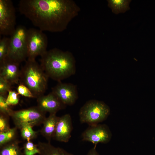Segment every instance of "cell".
Listing matches in <instances>:
<instances>
[{
    "label": "cell",
    "mask_w": 155,
    "mask_h": 155,
    "mask_svg": "<svg viewBox=\"0 0 155 155\" xmlns=\"http://www.w3.org/2000/svg\"><path fill=\"white\" fill-rule=\"evenodd\" d=\"M18 9L38 29L52 32L65 30L80 10L72 0H21Z\"/></svg>",
    "instance_id": "1"
},
{
    "label": "cell",
    "mask_w": 155,
    "mask_h": 155,
    "mask_svg": "<svg viewBox=\"0 0 155 155\" xmlns=\"http://www.w3.org/2000/svg\"><path fill=\"white\" fill-rule=\"evenodd\" d=\"M40 65L49 78L61 82L76 72L75 59L68 51L57 49L47 51L41 56Z\"/></svg>",
    "instance_id": "2"
},
{
    "label": "cell",
    "mask_w": 155,
    "mask_h": 155,
    "mask_svg": "<svg viewBox=\"0 0 155 155\" xmlns=\"http://www.w3.org/2000/svg\"><path fill=\"white\" fill-rule=\"evenodd\" d=\"M49 78L36 60L27 59L21 69L19 83L27 87L37 98L44 95Z\"/></svg>",
    "instance_id": "3"
},
{
    "label": "cell",
    "mask_w": 155,
    "mask_h": 155,
    "mask_svg": "<svg viewBox=\"0 0 155 155\" xmlns=\"http://www.w3.org/2000/svg\"><path fill=\"white\" fill-rule=\"evenodd\" d=\"M110 113L109 107L104 102L91 100L86 102L80 109L79 120L81 123L89 125L97 124L106 120Z\"/></svg>",
    "instance_id": "4"
},
{
    "label": "cell",
    "mask_w": 155,
    "mask_h": 155,
    "mask_svg": "<svg viewBox=\"0 0 155 155\" xmlns=\"http://www.w3.org/2000/svg\"><path fill=\"white\" fill-rule=\"evenodd\" d=\"M28 29L24 26H17L9 38L7 58L20 64L27 58L26 35Z\"/></svg>",
    "instance_id": "5"
},
{
    "label": "cell",
    "mask_w": 155,
    "mask_h": 155,
    "mask_svg": "<svg viewBox=\"0 0 155 155\" xmlns=\"http://www.w3.org/2000/svg\"><path fill=\"white\" fill-rule=\"evenodd\" d=\"M26 44L28 59L36 60L47 51L48 39L43 31L39 29L31 28L27 30Z\"/></svg>",
    "instance_id": "6"
},
{
    "label": "cell",
    "mask_w": 155,
    "mask_h": 155,
    "mask_svg": "<svg viewBox=\"0 0 155 155\" xmlns=\"http://www.w3.org/2000/svg\"><path fill=\"white\" fill-rule=\"evenodd\" d=\"M45 114L36 106L18 111L13 110L10 117L15 127L20 129L24 125L33 127L43 124L46 118Z\"/></svg>",
    "instance_id": "7"
},
{
    "label": "cell",
    "mask_w": 155,
    "mask_h": 155,
    "mask_svg": "<svg viewBox=\"0 0 155 155\" xmlns=\"http://www.w3.org/2000/svg\"><path fill=\"white\" fill-rule=\"evenodd\" d=\"M16 10L11 0H0V34L11 36L15 30Z\"/></svg>",
    "instance_id": "8"
},
{
    "label": "cell",
    "mask_w": 155,
    "mask_h": 155,
    "mask_svg": "<svg viewBox=\"0 0 155 155\" xmlns=\"http://www.w3.org/2000/svg\"><path fill=\"white\" fill-rule=\"evenodd\" d=\"M112 133L108 126L105 124H97L89 125L82 133V141L90 142L96 147L98 144L109 142L112 137Z\"/></svg>",
    "instance_id": "9"
},
{
    "label": "cell",
    "mask_w": 155,
    "mask_h": 155,
    "mask_svg": "<svg viewBox=\"0 0 155 155\" xmlns=\"http://www.w3.org/2000/svg\"><path fill=\"white\" fill-rule=\"evenodd\" d=\"M52 92L66 106L73 105L78 98L77 86L71 83L59 82Z\"/></svg>",
    "instance_id": "10"
},
{
    "label": "cell",
    "mask_w": 155,
    "mask_h": 155,
    "mask_svg": "<svg viewBox=\"0 0 155 155\" xmlns=\"http://www.w3.org/2000/svg\"><path fill=\"white\" fill-rule=\"evenodd\" d=\"M20 64L7 58L0 62V77L11 85L18 84L21 73Z\"/></svg>",
    "instance_id": "11"
},
{
    "label": "cell",
    "mask_w": 155,
    "mask_h": 155,
    "mask_svg": "<svg viewBox=\"0 0 155 155\" xmlns=\"http://www.w3.org/2000/svg\"><path fill=\"white\" fill-rule=\"evenodd\" d=\"M36 99L37 106L45 113L56 114L58 111L64 109L66 106L52 92Z\"/></svg>",
    "instance_id": "12"
},
{
    "label": "cell",
    "mask_w": 155,
    "mask_h": 155,
    "mask_svg": "<svg viewBox=\"0 0 155 155\" xmlns=\"http://www.w3.org/2000/svg\"><path fill=\"white\" fill-rule=\"evenodd\" d=\"M72 129V119L69 114L59 117L53 138L60 142H67L71 137Z\"/></svg>",
    "instance_id": "13"
},
{
    "label": "cell",
    "mask_w": 155,
    "mask_h": 155,
    "mask_svg": "<svg viewBox=\"0 0 155 155\" xmlns=\"http://www.w3.org/2000/svg\"><path fill=\"white\" fill-rule=\"evenodd\" d=\"M59 117L56 114H49L44 121L43 126L40 131L41 135L49 142L53 138Z\"/></svg>",
    "instance_id": "14"
},
{
    "label": "cell",
    "mask_w": 155,
    "mask_h": 155,
    "mask_svg": "<svg viewBox=\"0 0 155 155\" xmlns=\"http://www.w3.org/2000/svg\"><path fill=\"white\" fill-rule=\"evenodd\" d=\"M36 145L40 151L39 155H74L62 148L54 146L50 142H39Z\"/></svg>",
    "instance_id": "15"
},
{
    "label": "cell",
    "mask_w": 155,
    "mask_h": 155,
    "mask_svg": "<svg viewBox=\"0 0 155 155\" xmlns=\"http://www.w3.org/2000/svg\"><path fill=\"white\" fill-rule=\"evenodd\" d=\"M108 6L115 14L124 13L130 9L129 4L131 0H108Z\"/></svg>",
    "instance_id": "16"
},
{
    "label": "cell",
    "mask_w": 155,
    "mask_h": 155,
    "mask_svg": "<svg viewBox=\"0 0 155 155\" xmlns=\"http://www.w3.org/2000/svg\"><path fill=\"white\" fill-rule=\"evenodd\" d=\"M0 155H24V154L18 142L15 140L0 148Z\"/></svg>",
    "instance_id": "17"
},
{
    "label": "cell",
    "mask_w": 155,
    "mask_h": 155,
    "mask_svg": "<svg viewBox=\"0 0 155 155\" xmlns=\"http://www.w3.org/2000/svg\"><path fill=\"white\" fill-rule=\"evenodd\" d=\"M18 128L15 127L7 131L0 133V147L15 140Z\"/></svg>",
    "instance_id": "18"
},
{
    "label": "cell",
    "mask_w": 155,
    "mask_h": 155,
    "mask_svg": "<svg viewBox=\"0 0 155 155\" xmlns=\"http://www.w3.org/2000/svg\"><path fill=\"white\" fill-rule=\"evenodd\" d=\"M32 127L30 125H24L20 129L22 137L27 141H31L37 137L38 132L33 130Z\"/></svg>",
    "instance_id": "19"
},
{
    "label": "cell",
    "mask_w": 155,
    "mask_h": 155,
    "mask_svg": "<svg viewBox=\"0 0 155 155\" xmlns=\"http://www.w3.org/2000/svg\"><path fill=\"white\" fill-rule=\"evenodd\" d=\"M9 38L4 36L0 40V62L7 57L9 42Z\"/></svg>",
    "instance_id": "20"
},
{
    "label": "cell",
    "mask_w": 155,
    "mask_h": 155,
    "mask_svg": "<svg viewBox=\"0 0 155 155\" xmlns=\"http://www.w3.org/2000/svg\"><path fill=\"white\" fill-rule=\"evenodd\" d=\"M23 148L24 155H35L40 153L37 145L31 141H27L24 145Z\"/></svg>",
    "instance_id": "21"
},
{
    "label": "cell",
    "mask_w": 155,
    "mask_h": 155,
    "mask_svg": "<svg viewBox=\"0 0 155 155\" xmlns=\"http://www.w3.org/2000/svg\"><path fill=\"white\" fill-rule=\"evenodd\" d=\"M7 96L0 95V113L10 117L13 110L6 103Z\"/></svg>",
    "instance_id": "22"
},
{
    "label": "cell",
    "mask_w": 155,
    "mask_h": 155,
    "mask_svg": "<svg viewBox=\"0 0 155 155\" xmlns=\"http://www.w3.org/2000/svg\"><path fill=\"white\" fill-rule=\"evenodd\" d=\"M18 95V93L15 91L11 90L9 91L6 99V102L9 106L16 105L18 103L19 101Z\"/></svg>",
    "instance_id": "23"
},
{
    "label": "cell",
    "mask_w": 155,
    "mask_h": 155,
    "mask_svg": "<svg viewBox=\"0 0 155 155\" xmlns=\"http://www.w3.org/2000/svg\"><path fill=\"white\" fill-rule=\"evenodd\" d=\"M11 84L4 79L0 77V95L7 96L11 90Z\"/></svg>",
    "instance_id": "24"
},
{
    "label": "cell",
    "mask_w": 155,
    "mask_h": 155,
    "mask_svg": "<svg viewBox=\"0 0 155 155\" xmlns=\"http://www.w3.org/2000/svg\"><path fill=\"white\" fill-rule=\"evenodd\" d=\"M19 94L29 98H35L30 90L24 84H20L17 88Z\"/></svg>",
    "instance_id": "25"
},
{
    "label": "cell",
    "mask_w": 155,
    "mask_h": 155,
    "mask_svg": "<svg viewBox=\"0 0 155 155\" xmlns=\"http://www.w3.org/2000/svg\"><path fill=\"white\" fill-rule=\"evenodd\" d=\"M9 116L0 113V133L7 131L10 129L9 123Z\"/></svg>",
    "instance_id": "26"
},
{
    "label": "cell",
    "mask_w": 155,
    "mask_h": 155,
    "mask_svg": "<svg viewBox=\"0 0 155 155\" xmlns=\"http://www.w3.org/2000/svg\"><path fill=\"white\" fill-rule=\"evenodd\" d=\"M86 155H99L96 150V147H94L88 152Z\"/></svg>",
    "instance_id": "27"
}]
</instances>
